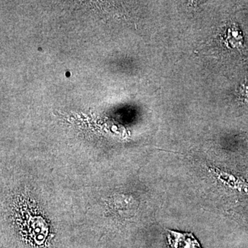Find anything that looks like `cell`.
Wrapping results in <instances>:
<instances>
[{
  "mask_svg": "<svg viewBox=\"0 0 248 248\" xmlns=\"http://www.w3.org/2000/svg\"><path fill=\"white\" fill-rule=\"evenodd\" d=\"M167 232L169 248H202L191 233H180L169 230Z\"/></svg>",
  "mask_w": 248,
  "mask_h": 248,
  "instance_id": "6da1fadb",
  "label": "cell"
}]
</instances>
